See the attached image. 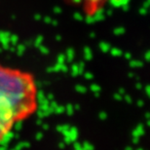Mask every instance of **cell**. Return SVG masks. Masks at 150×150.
Wrapping results in <instances>:
<instances>
[{
	"instance_id": "cell-1",
	"label": "cell",
	"mask_w": 150,
	"mask_h": 150,
	"mask_svg": "<svg viewBox=\"0 0 150 150\" xmlns=\"http://www.w3.org/2000/svg\"><path fill=\"white\" fill-rule=\"evenodd\" d=\"M35 85L28 74L0 65V142L15 122L33 112Z\"/></svg>"
},
{
	"instance_id": "cell-2",
	"label": "cell",
	"mask_w": 150,
	"mask_h": 150,
	"mask_svg": "<svg viewBox=\"0 0 150 150\" xmlns=\"http://www.w3.org/2000/svg\"><path fill=\"white\" fill-rule=\"evenodd\" d=\"M108 0H72V2H78L85 8L88 14H93L103 6Z\"/></svg>"
}]
</instances>
